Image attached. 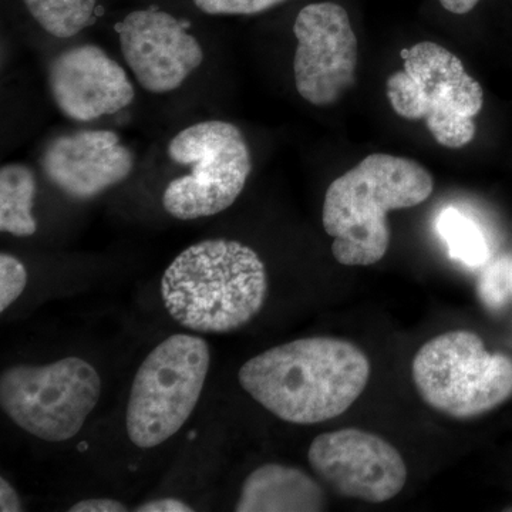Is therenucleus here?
Instances as JSON below:
<instances>
[{"mask_svg": "<svg viewBox=\"0 0 512 512\" xmlns=\"http://www.w3.org/2000/svg\"><path fill=\"white\" fill-rule=\"evenodd\" d=\"M481 0H440V5L454 15H467Z\"/></svg>", "mask_w": 512, "mask_h": 512, "instance_id": "b1692460", "label": "nucleus"}, {"mask_svg": "<svg viewBox=\"0 0 512 512\" xmlns=\"http://www.w3.org/2000/svg\"><path fill=\"white\" fill-rule=\"evenodd\" d=\"M49 87L59 110L79 123L113 116L136 96L126 70L96 45L57 55L49 67Z\"/></svg>", "mask_w": 512, "mask_h": 512, "instance_id": "f8f14e48", "label": "nucleus"}, {"mask_svg": "<svg viewBox=\"0 0 512 512\" xmlns=\"http://www.w3.org/2000/svg\"><path fill=\"white\" fill-rule=\"evenodd\" d=\"M70 512H127L126 505L111 498H90L70 507Z\"/></svg>", "mask_w": 512, "mask_h": 512, "instance_id": "412c9836", "label": "nucleus"}, {"mask_svg": "<svg viewBox=\"0 0 512 512\" xmlns=\"http://www.w3.org/2000/svg\"><path fill=\"white\" fill-rule=\"evenodd\" d=\"M23 3L45 32L69 39L92 23L97 0H23Z\"/></svg>", "mask_w": 512, "mask_h": 512, "instance_id": "f3484780", "label": "nucleus"}, {"mask_svg": "<svg viewBox=\"0 0 512 512\" xmlns=\"http://www.w3.org/2000/svg\"><path fill=\"white\" fill-rule=\"evenodd\" d=\"M0 511L2 512H20L22 504H20L19 495L15 488L5 478H0Z\"/></svg>", "mask_w": 512, "mask_h": 512, "instance_id": "5701e85b", "label": "nucleus"}, {"mask_svg": "<svg viewBox=\"0 0 512 512\" xmlns=\"http://www.w3.org/2000/svg\"><path fill=\"white\" fill-rule=\"evenodd\" d=\"M437 231L446 242L451 258L468 268H480L490 261V245L483 229L457 208L448 207L440 212Z\"/></svg>", "mask_w": 512, "mask_h": 512, "instance_id": "dca6fc26", "label": "nucleus"}, {"mask_svg": "<svg viewBox=\"0 0 512 512\" xmlns=\"http://www.w3.org/2000/svg\"><path fill=\"white\" fill-rule=\"evenodd\" d=\"M137 512H192L194 508L177 498H160L136 508Z\"/></svg>", "mask_w": 512, "mask_h": 512, "instance_id": "4be33fe9", "label": "nucleus"}, {"mask_svg": "<svg viewBox=\"0 0 512 512\" xmlns=\"http://www.w3.org/2000/svg\"><path fill=\"white\" fill-rule=\"evenodd\" d=\"M36 175L25 164L3 165L0 170V231L15 237H32L37 231L33 201Z\"/></svg>", "mask_w": 512, "mask_h": 512, "instance_id": "2eb2a0df", "label": "nucleus"}, {"mask_svg": "<svg viewBox=\"0 0 512 512\" xmlns=\"http://www.w3.org/2000/svg\"><path fill=\"white\" fill-rule=\"evenodd\" d=\"M370 362L353 343L305 338L265 350L239 369L242 389L286 423L335 419L365 392Z\"/></svg>", "mask_w": 512, "mask_h": 512, "instance_id": "f257e3e1", "label": "nucleus"}, {"mask_svg": "<svg viewBox=\"0 0 512 512\" xmlns=\"http://www.w3.org/2000/svg\"><path fill=\"white\" fill-rule=\"evenodd\" d=\"M403 69L386 82L392 109L406 120H423L437 143L461 148L476 137L484 106L481 84L446 47L421 42L402 50Z\"/></svg>", "mask_w": 512, "mask_h": 512, "instance_id": "20e7f679", "label": "nucleus"}, {"mask_svg": "<svg viewBox=\"0 0 512 512\" xmlns=\"http://www.w3.org/2000/svg\"><path fill=\"white\" fill-rule=\"evenodd\" d=\"M100 394L99 373L80 357L45 366H13L0 377L3 412L20 429L49 443L77 436Z\"/></svg>", "mask_w": 512, "mask_h": 512, "instance_id": "6e6552de", "label": "nucleus"}, {"mask_svg": "<svg viewBox=\"0 0 512 512\" xmlns=\"http://www.w3.org/2000/svg\"><path fill=\"white\" fill-rule=\"evenodd\" d=\"M328 508L325 491L298 468L264 464L242 484L237 512H318Z\"/></svg>", "mask_w": 512, "mask_h": 512, "instance_id": "4468645a", "label": "nucleus"}, {"mask_svg": "<svg viewBox=\"0 0 512 512\" xmlns=\"http://www.w3.org/2000/svg\"><path fill=\"white\" fill-rule=\"evenodd\" d=\"M434 191L429 171L410 158L376 153L340 175L326 191L322 222L339 264L370 266L390 247L387 214L423 204Z\"/></svg>", "mask_w": 512, "mask_h": 512, "instance_id": "7ed1b4c3", "label": "nucleus"}, {"mask_svg": "<svg viewBox=\"0 0 512 512\" xmlns=\"http://www.w3.org/2000/svg\"><path fill=\"white\" fill-rule=\"evenodd\" d=\"M478 295L485 306L500 309L512 299V256H503L484 269Z\"/></svg>", "mask_w": 512, "mask_h": 512, "instance_id": "a211bd4d", "label": "nucleus"}, {"mask_svg": "<svg viewBox=\"0 0 512 512\" xmlns=\"http://www.w3.org/2000/svg\"><path fill=\"white\" fill-rule=\"evenodd\" d=\"M282 2L285 0H194L207 15H256Z\"/></svg>", "mask_w": 512, "mask_h": 512, "instance_id": "aec40b11", "label": "nucleus"}, {"mask_svg": "<svg viewBox=\"0 0 512 512\" xmlns=\"http://www.w3.org/2000/svg\"><path fill=\"white\" fill-rule=\"evenodd\" d=\"M293 74L299 96L332 106L356 83L359 45L348 12L335 2L311 3L296 16Z\"/></svg>", "mask_w": 512, "mask_h": 512, "instance_id": "1a4fd4ad", "label": "nucleus"}, {"mask_svg": "<svg viewBox=\"0 0 512 512\" xmlns=\"http://www.w3.org/2000/svg\"><path fill=\"white\" fill-rule=\"evenodd\" d=\"M40 164L47 180L67 197L87 201L123 183L133 171L134 156L113 131L86 130L53 138Z\"/></svg>", "mask_w": 512, "mask_h": 512, "instance_id": "ddd939ff", "label": "nucleus"}, {"mask_svg": "<svg viewBox=\"0 0 512 512\" xmlns=\"http://www.w3.org/2000/svg\"><path fill=\"white\" fill-rule=\"evenodd\" d=\"M117 32L124 60L147 92H174L204 62V50L187 23L164 10H134Z\"/></svg>", "mask_w": 512, "mask_h": 512, "instance_id": "9b49d317", "label": "nucleus"}, {"mask_svg": "<svg viewBox=\"0 0 512 512\" xmlns=\"http://www.w3.org/2000/svg\"><path fill=\"white\" fill-rule=\"evenodd\" d=\"M161 296L183 328L224 335L247 326L264 308L268 274L248 245L207 239L184 249L165 269Z\"/></svg>", "mask_w": 512, "mask_h": 512, "instance_id": "f03ea898", "label": "nucleus"}, {"mask_svg": "<svg viewBox=\"0 0 512 512\" xmlns=\"http://www.w3.org/2000/svg\"><path fill=\"white\" fill-rule=\"evenodd\" d=\"M211 365L207 340L173 335L151 350L138 367L127 406V434L138 448L171 439L200 402Z\"/></svg>", "mask_w": 512, "mask_h": 512, "instance_id": "423d86ee", "label": "nucleus"}, {"mask_svg": "<svg viewBox=\"0 0 512 512\" xmlns=\"http://www.w3.org/2000/svg\"><path fill=\"white\" fill-rule=\"evenodd\" d=\"M309 464L335 493L382 504L402 493L407 467L389 441L359 429L320 434L312 441Z\"/></svg>", "mask_w": 512, "mask_h": 512, "instance_id": "9d476101", "label": "nucleus"}, {"mask_svg": "<svg viewBox=\"0 0 512 512\" xmlns=\"http://www.w3.org/2000/svg\"><path fill=\"white\" fill-rule=\"evenodd\" d=\"M168 157L190 174L165 188L164 210L181 221L212 217L228 210L244 191L252 157L244 134L228 121L210 120L184 128L170 141Z\"/></svg>", "mask_w": 512, "mask_h": 512, "instance_id": "0eeeda50", "label": "nucleus"}, {"mask_svg": "<svg viewBox=\"0 0 512 512\" xmlns=\"http://www.w3.org/2000/svg\"><path fill=\"white\" fill-rule=\"evenodd\" d=\"M28 285V271L16 256L0 255V312H5Z\"/></svg>", "mask_w": 512, "mask_h": 512, "instance_id": "6ab92c4d", "label": "nucleus"}, {"mask_svg": "<svg viewBox=\"0 0 512 512\" xmlns=\"http://www.w3.org/2000/svg\"><path fill=\"white\" fill-rule=\"evenodd\" d=\"M412 375L424 403L457 420L483 416L512 397V357L488 352L468 330L443 333L421 346Z\"/></svg>", "mask_w": 512, "mask_h": 512, "instance_id": "39448f33", "label": "nucleus"}]
</instances>
